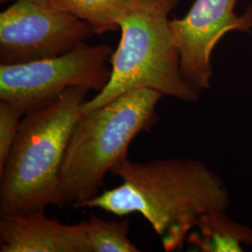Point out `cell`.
Here are the masks:
<instances>
[{"mask_svg": "<svg viewBox=\"0 0 252 252\" xmlns=\"http://www.w3.org/2000/svg\"><path fill=\"white\" fill-rule=\"evenodd\" d=\"M110 173L123 183L81 207L100 208L119 217L140 214L161 238L165 252L181 249L201 217L223 211L229 204L223 182L196 160L135 162L126 158Z\"/></svg>", "mask_w": 252, "mask_h": 252, "instance_id": "1", "label": "cell"}, {"mask_svg": "<svg viewBox=\"0 0 252 252\" xmlns=\"http://www.w3.org/2000/svg\"><path fill=\"white\" fill-rule=\"evenodd\" d=\"M89 89L71 87L22 119L0 172V215L60 206L59 174Z\"/></svg>", "mask_w": 252, "mask_h": 252, "instance_id": "2", "label": "cell"}, {"mask_svg": "<svg viewBox=\"0 0 252 252\" xmlns=\"http://www.w3.org/2000/svg\"><path fill=\"white\" fill-rule=\"evenodd\" d=\"M162 96L157 91L137 88L82 112L60 169V206L81 207L99 194L106 175L127 158L132 141L158 123L156 107Z\"/></svg>", "mask_w": 252, "mask_h": 252, "instance_id": "3", "label": "cell"}, {"mask_svg": "<svg viewBox=\"0 0 252 252\" xmlns=\"http://www.w3.org/2000/svg\"><path fill=\"white\" fill-rule=\"evenodd\" d=\"M179 0H138L120 22L121 40L111 57L108 84L82 107L100 108L129 91L148 88L163 95L193 102L199 92L185 81L179 51L169 27V14Z\"/></svg>", "mask_w": 252, "mask_h": 252, "instance_id": "4", "label": "cell"}, {"mask_svg": "<svg viewBox=\"0 0 252 252\" xmlns=\"http://www.w3.org/2000/svg\"><path fill=\"white\" fill-rule=\"evenodd\" d=\"M112 47L83 43L66 54L28 63H0V100L25 114L71 87L100 92L111 75Z\"/></svg>", "mask_w": 252, "mask_h": 252, "instance_id": "5", "label": "cell"}, {"mask_svg": "<svg viewBox=\"0 0 252 252\" xmlns=\"http://www.w3.org/2000/svg\"><path fill=\"white\" fill-rule=\"evenodd\" d=\"M54 0H14L0 14V63H28L66 54L94 35Z\"/></svg>", "mask_w": 252, "mask_h": 252, "instance_id": "6", "label": "cell"}, {"mask_svg": "<svg viewBox=\"0 0 252 252\" xmlns=\"http://www.w3.org/2000/svg\"><path fill=\"white\" fill-rule=\"evenodd\" d=\"M238 0H195L182 18L173 19L169 27L180 54L185 81L197 91L209 89L213 75L211 54L219 40L231 31L252 30V7L237 14Z\"/></svg>", "mask_w": 252, "mask_h": 252, "instance_id": "7", "label": "cell"}, {"mask_svg": "<svg viewBox=\"0 0 252 252\" xmlns=\"http://www.w3.org/2000/svg\"><path fill=\"white\" fill-rule=\"evenodd\" d=\"M1 252H90L84 222L66 225L45 209L0 215Z\"/></svg>", "mask_w": 252, "mask_h": 252, "instance_id": "8", "label": "cell"}, {"mask_svg": "<svg viewBox=\"0 0 252 252\" xmlns=\"http://www.w3.org/2000/svg\"><path fill=\"white\" fill-rule=\"evenodd\" d=\"M195 227L188 240L201 252H241V244H252V230L234 224L221 210L204 214Z\"/></svg>", "mask_w": 252, "mask_h": 252, "instance_id": "9", "label": "cell"}, {"mask_svg": "<svg viewBox=\"0 0 252 252\" xmlns=\"http://www.w3.org/2000/svg\"><path fill=\"white\" fill-rule=\"evenodd\" d=\"M75 17L86 22L95 34L120 30V22L138 0H54Z\"/></svg>", "mask_w": 252, "mask_h": 252, "instance_id": "10", "label": "cell"}, {"mask_svg": "<svg viewBox=\"0 0 252 252\" xmlns=\"http://www.w3.org/2000/svg\"><path fill=\"white\" fill-rule=\"evenodd\" d=\"M83 222L90 252H141L128 237V220H105L92 215Z\"/></svg>", "mask_w": 252, "mask_h": 252, "instance_id": "11", "label": "cell"}, {"mask_svg": "<svg viewBox=\"0 0 252 252\" xmlns=\"http://www.w3.org/2000/svg\"><path fill=\"white\" fill-rule=\"evenodd\" d=\"M25 113L7 101L0 100V172L7 162Z\"/></svg>", "mask_w": 252, "mask_h": 252, "instance_id": "12", "label": "cell"}, {"mask_svg": "<svg viewBox=\"0 0 252 252\" xmlns=\"http://www.w3.org/2000/svg\"><path fill=\"white\" fill-rule=\"evenodd\" d=\"M9 1H14V0H0V2L3 4V3H7Z\"/></svg>", "mask_w": 252, "mask_h": 252, "instance_id": "13", "label": "cell"}]
</instances>
